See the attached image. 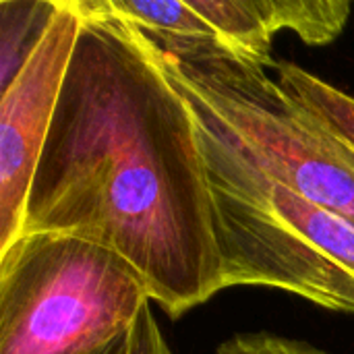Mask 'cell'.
Instances as JSON below:
<instances>
[{"mask_svg": "<svg viewBox=\"0 0 354 354\" xmlns=\"http://www.w3.org/2000/svg\"><path fill=\"white\" fill-rule=\"evenodd\" d=\"M77 4L83 25L21 234H73L116 251L178 319L222 292L199 122L147 33L100 0Z\"/></svg>", "mask_w": 354, "mask_h": 354, "instance_id": "1", "label": "cell"}, {"mask_svg": "<svg viewBox=\"0 0 354 354\" xmlns=\"http://www.w3.org/2000/svg\"><path fill=\"white\" fill-rule=\"evenodd\" d=\"M197 116V114H195ZM222 290L266 286L354 315V226L286 189L197 116Z\"/></svg>", "mask_w": 354, "mask_h": 354, "instance_id": "2", "label": "cell"}, {"mask_svg": "<svg viewBox=\"0 0 354 354\" xmlns=\"http://www.w3.org/2000/svg\"><path fill=\"white\" fill-rule=\"evenodd\" d=\"M147 37L203 122L268 176L354 226V151L311 118L266 66L209 41Z\"/></svg>", "mask_w": 354, "mask_h": 354, "instance_id": "3", "label": "cell"}, {"mask_svg": "<svg viewBox=\"0 0 354 354\" xmlns=\"http://www.w3.org/2000/svg\"><path fill=\"white\" fill-rule=\"evenodd\" d=\"M151 303L143 274L73 234H21L0 251V354H91Z\"/></svg>", "mask_w": 354, "mask_h": 354, "instance_id": "4", "label": "cell"}, {"mask_svg": "<svg viewBox=\"0 0 354 354\" xmlns=\"http://www.w3.org/2000/svg\"><path fill=\"white\" fill-rule=\"evenodd\" d=\"M149 35L209 41L274 68L272 39L292 31L309 46L334 41L346 27V0H100Z\"/></svg>", "mask_w": 354, "mask_h": 354, "instance_id": "5", "label": "cell"}, {"mask_svg": "<svg viewBox=\"0 0 354 354\" xmlns=\"http://www.w3.org/2000/svg\"><path fill=\"white\" fill-rule=\"evenodd\" d=\"M81 25L77 0H56V10L41 39L0 91V251L21 236L31 180L58 108Z\"/></svg>", "mask_w": 354, "mask_h": 354, "instance_id": "6", "label": "cell"}, {"mask_svg": "<svg viewBox=\"0 0 354 354\" xmlns=\"http://www.w3.org/2000/svg\"><path fill=\"white\" fill-rule=\"evenodd\" d=\"M280 87L322 127L354 151V97L290 60H276Z\"/></svg>", "mask_w": 354, "mask_h": 354, "instance_id": "7", "label": "cell"}, {"mask_svg": "<svg viewBox=\"0 0 354 354\" xmlns=\"http://www.w3.org/2000/svg\"><path fill=\"white\" fill-rule=\"evenodd\" d=\"M56 0H33V2H0L2 21V77L0 89H4L12 77L21 71L37 41L41 39L52 15Z\"/></svg>", "mask_w": 354, "mask_h": 354, "instance_id": "8", "label": "cell"}, {"mask_svg": "<svg viewBox=\"0 0 354 354\" xmlns=\"http://www.w3.org/2000/svg\"><path fill=\"white\" fill-rule=\"evenodd\" d=\"M307 342L280 338L274 334H239L222 342L214 354H307Z\"/></svg>", "mask_w": 354, "mask_h": 354, "instance_id": "9", "label": "cell"}, {"mask_svg": "<svg viewBox=\"0 0 354 354\" xmlns=\"http://www.w3.org/2000/svg\"><path fill=\"white\" fill-rule=\"evenodd\" d=\"M131 354H174L153 317L151 303L143 307L131 330Z\"/></svg>", "mask_w": 354, "mask_h": 354, "instance_id": "10", "label": "cell"}, {"mask_svg": "<svg viewBox=\"0 0 354 354\" xmlns=\"http://www.w3.org/2000/svg\"><path fill=\"white\" fill-rule=\"evenodd\" d=\"M91 354H131V332L120 336V338H116L108 346H104V348H100V351H95V353Z\"/></svg>", "mask_w": 354, "mask_h": 354, "instance_id": "11", "label": "cell"}, {"mask_svg": "<svg viewBox=\"0 0 354 354\" xmlns=\"http://www.w3.org/2000/svg\"><path fill=\"white\" fill-rule=\"evenodd\" d=\"M305 353L307 354H328V353H324V351H319V348H315V346H311V344H307V346H305Z\"/></svg>", "mask_w": 354, "mask_h": 354, "instance_id": "12", "label": "cell"}]
</instances>
